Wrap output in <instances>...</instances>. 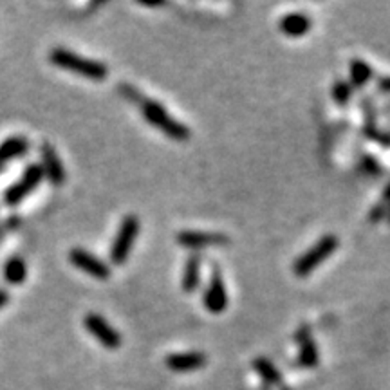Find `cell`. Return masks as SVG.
I'll use <instances>...</instances> for the list:
<instances>
[{
	"instance_id": "17",
	"label": "cell",
	"mask_w": 390,
	"mask_h": 390,
	"mask_svg": "<svg viewBox=\"0 0 390 390\" xmlns=\"http://www.w3.org/2000/svg\"><path fill=\"white\" fill-rule=\"evenodd\" d=\"M372 76V69L369 63L362 62V60H354L351 63V82L352 85L356 87H363L365 83L371 80Z\"/></svg>"
},
{
	"instance_id": "20",
	"label": "cell",
	"mask_w": 390,
	"mask_h": 390,
	"mask_svg": "<svg viewBox=\"0 0 390 390\" xmlns=\"http://www.w3.org/2000/svg\"><path fill=\"white\" fill-rule=\"evenodd\" d=\"M8 300H9V295H8V292H6L4 289H0V309L4 307L6 304H8Z\"/></svg>"
},
{
	"instance_id": "12",
	"label": "cell",
	"mask_w": 390,
	"mask_h": 390,
	"mask_svg": "<svg viewBox=\"0 0 390 390\" xmlns=\"http://www.w3.org/2000/svg\"><path fill=\"white\" fill-rule=\"evenodd\" d=\"M280 31L285 36H291V38H298V36L307 35L309 29H311V19L304 13H289L284 19L280 20Z\"/></svg>"
},
{
	"instance_id": "6",
	"label": "cell",
	"mask_w": 390,
	"mask_h": 390,
	"mask_svg": "<svg viewBox=\"0 0 390 390\" xmlns=\"http://www.w3.org/2000/svg\"><path fill=\"white\" fill-rule=\"evenodd\" d=\"M83 325H85L87 331H89L90 334H93L105 349H110V351L120 349L121 345L120 332H117V329H114L102 315H98V312H89V315H85V318H83Z\"/></svg>"
},
{
	"instance_id": "13",
	"label": "cell",
	"mask_w": 390,
	"mask_h": 390,
	"mask_svg": "<svg viewBox=\"0 0 390 390\" xmlns=\"http://www.w3.org/2000/svg\"><path fill=\"white\" fill-rule=\"evenodd\" d=\"M29 150V141L22 136L8 137L0 143V163H8V161L22 157Z\"/></svg>"
},
{
	"instance_id": "18",
	"label": "cell",
	"mask_w": 390,
	"mask_h": 390,
	"mask_svg": "<svg viewBox=\"0 0 390 390\" xmlns=\"http://www.w3.org/2000/svg\"><path fill=\"white\" fill-rule=\"evenodd\" d=\"M253 367L257 369L258 374L265 379V381L270 383H280V372L277 371L273 363L268 362L265 358H257L253 363Z\"/></svg>"
},
{
	"instance_id": "19",
	"label": "cell",
	"mask_w": 390,
	"mask_h": 390,
	"mask_svg": "<svg viewBox=\"0 0 390 390\" xmlns=\"http://www.w3.org/2000/svg\"><path fill=\"white\" fill-rule=\"evenodd\" d=\"M332 98L339 105H345L351 98V85L345 82H336L334 87H332Z\"/></svg>"
},
{
	"instance_id": "15",
	"label": "cell",
	"mask_w": 390,
	"mask_h": 390,
	"mask_svg": "<svg viewBox=\"0 0 390 390\" xmlns=\"http://www.w3.org/2000/svg\"><path fill=\"white\" fill-rule=\"evenodd\" d=\"M199 273H201V260L197 255H191L184 264L183 271V291L194 292L199 285Z\"/></svg>"
},
{
	"instance_id": "5",
	"label": "cell",
	"mask_w": 390,
	"mask_h": 390,
	"mask_svg": "<svg viewBox=\"0 0 390 390\" xmlns=\"http://www.w3.org/2000/svg\"><path fill=\"white\" fill-rule=\"evenodd\" d=\"M43 176H46V174H43V168L40 167V164H29V167L23 170L22 177L6 190V203H8L9 206H15V204L22 203V201L26 199L29 194H33L35 188L42 183Z\"/></svg>"
},
{
	"instance_id": "21",
	"label": "cell",
	"mask_w": 390,
	"mask_h": 390,
	"mask_svg": "<svg viewBox=\"0 0 390 390\" xmlns=\"http://www.w3.org/2000/svg\"><path fill=\"white\" fill-rule=\"evenodd\" d=\"M385 199H390V184H389V188H386V191H385Z\"/></svg>"
},
{
	"instance_id": "1",
	"label": "cell",
	"mask_w": 390,
	"mask_h": 390,
	"mask_svg": "<svg viewBox=\"0 0 390 390\" xmlns=\"http://www.w3.org/2000/svg\"><path fill=\"white\" fill-rule=\"evenodd\" d=\"M49 62L55 67L70 70V73L83 76L87 80H93V82H103L107 75H109V69H107L105 63L85 58V56L78 55L75 51H69V49H63V47H55L53 49L51 55H49Z\"/></svg>"
},
{
	"instance_id": "2",
	"label": "cell",
	"mask_w": 390,
	"mask_h": 390,
	"mask_svg": "<svg viewBox=\"0 0 390 390\" xmlns=\"http://www.w3.org/2000/svg\"><path fill=\"white\" fill-rule=\"evenodd\" d=\"M137 103H139L143 117L149 121L150 125H154L161 132L167 134L168 137H172L176 141L190 139V129L184 127L183 123H179V121L174 120L161 103L154 102V100H143V98Z\"/></svg>"
},
{
	"instance_id": "7",
	"label": "cell",
	"mask_w": 390,
	"mask_h": 390,
	"mask_svg": "<svg viewBox=\"0 0 390 390\" xmlns=\"http://www.w3.org/2000/svg\"><path fill=\"white\" fill-rule=\"evenodd\" d=\"M69 262L76 265L80 271L98 278V280H107L110 277L109 264L103 262L102 258H98L90 251L82 250V248H75V250L69 251Z\"/></svg>"
},
{
	"instance_id": "8",
	"label": "cell",
	"mask_w": 390,
	"mask_h": 390,
	"mask_svg": "<svg viewBox=\"0 0 390 390\" xmlns=\"http://www.w3.org/2000/svg\"><path fill=\"white\" fill-rule=\"evenodd\" d=\"M204 307L208 309L214 315H221V312L226 311L228 307V292L226 285H224L223 277H221V271L214 268V275H211V280L208 284V289L204 291Z\"/></svg>"
},
{
	"instance_id": "9",
	"label": "cell",
	"mask_w": 390,
	"mask_h": 390,
	"mask_svg": "<svg viewBox=\"0 0 390 390\" xmlns=\"http://www.w3.org/2000/svg\"><path fill=\"white\" fill-rule=\"evenodd\" d=\"M177 242L184 248H210V246H226L230 238L223 233H210V231H181L177 235Z\"/></svg>"
},
{
	"instance_id": "3",
	"label": "cell",
	"mask_w": 390,
	"mask_h": 390,
	"mask_svg": "<svg viewBox=\"0 0 390 390\" xmlns=\"http://www.w3.org/2000/svg\"><path fill=\"white\" fill-rule=\"evenodd\" d=\"M137 235H139V218L136 215H125V218L121 221L116 237H114L112 246H110V260H112V264H125L129 255L132 253Z\"/></svg>"
},
{
	"instance_id": "10",
	"label": "cell",
	"mask_w": 390,
	"mask_h": 390,
	"mask_svg": "<svg viewBox=\"0 0 390 390\" xmlns=\"http://www.w3.org/2000/svg\"><path fill=\"white\" fill-rule=\"evenodd\" d=\"M40 154H42L43 174H46L47 179L51 181L53 184H58L60 186L65 181V168H63L62 161H60L58 152L49 143H43L42 149H40Z\"/></svg>"
},
{
	"instance_id": "16",
	"label": "cell",
	"mask_w": 390,
	"mask_h": 390,
	"mask_svg": "<svg viewBox=\"0 0 390 390\" xmlns=\"http://www.w3.org/2000/svg\"><path fill=\"white\" fill-rule=\"evenodd\" d=\"M4 277L9 284L19 285L28 277V265L22 257H11L4 268Z\"/></svg>"
},
{
	"instance_id": "4",
	"label": "cell",
	"mask_w": 390,
	"mask_h": 390,
	"mask_svg": "<svg viewBox=\"0 0 390 390\" xmlns=\"http://www.w3.org/2000/svg\"><path fill=\"white\" fill-rule=\"evenodd\" d=\"M336 248H338V238L334 235H325V237H322L320 241L316 242L311 250L298 257V260L292 265V271L300 278L309 277L312 270H316L329 255L334 253Z\"/></svg>"
},
{
	"instance_id": "11",
	"label": "cell",
	"mask_w": 390,
	"mask_h": 390,
	"mask_svg": "<svg viewBox=\"0 0 390 390\" xmlns=\"http://www.w3.org/2000/svg\"><path fill=\"white\" fill-rule=\"evenodd\" d=\"M206 365V356L203 352H177L167 356V367L176 372H191Z\"/></svg>"
},
{
	"instance_id": "14",
	"label": "cell",
	"mask_w": 390,
	"mask_h": 390,
	"mask_svg": "<svg viewBox=\"0 0 390 390\" xmlns=\"http://www.w3.org/2000/svg\"><path fill=\"white\" fill-rule=\"evenodd\" d=\"M307 332L309 331L305 329V334H302L300 331V334L297 336V339L300 342V354H298L297 365L304 369H311L318 365V349H316L315 342H312Z\"/></svg>"
}]
</instances>
